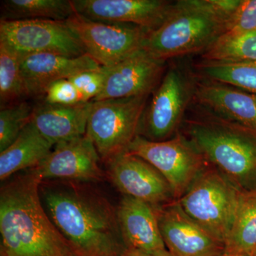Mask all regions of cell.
<instances>
[{"label": "cell", "instance_id": "6da1fadb", "mask_svg": "<svg viewBox=\"0 0 256 256\" xmlns=\"http://www.w3.org/2000/svg\"><path fill=\"white\" fill-rule=\"evenodd\" d=\"M45 210L76 256H120L126 248L117 210L80 182L42 181Z\"/></svg>", "mask_w": 256, "mask_h": 256}, {"label": "cell", "instance_id": "7a4b0ae2", "mask_svg": "<svg viewBox=\"0 0 256 256\" xmlns=\"http://www.w3.org/2000/svg\"><path fill=\"white\" fill-rule=\"evenodd\" d=\"M42 182L32 168L2 186L1 256H76L42 204Z\"/></svg>", "mask_w": 256, "mask_h": 256}, {"label": "cell", "instance_id": "3957f363", "mask_svg": "<svg viewBox=\"0 0 256 256\" xmlns=\"http://www.w3.org/2000/svg\"><path fill=\"white\" fill-rule=\"evenodd\" d=\"M233 14L224 0H183L150 32L143 48L158 60L205 52L226 32Z\"/></svg>", "mask_w": 256, "mask_h": 256}, {"label": "cell", "instance_id": "277c9868", "mask_svg": "<svg viewBox=\"0 0 256 256\" xmlns=\"http://www.w3.org/2000/svg\"><path fill=\"white\" fill-rule=\"evenodd\" d=\"M242 191L217 168H206L178 202L190 218L225 246Z\"/></svg>", "mask_w": 256, "mask_h": 256}, {"label": "cell", "instance_id": "5b68a950", "mask_svg": "<svg viewBox=\"0 0 256 256\" xmlns=\"http://www.w3.org/2000/svg\"><path fill=\"white\" fill-rule=\"evenodd\" d=\"M242 130L218 118L190 121L188 128L191 142L205 159L238 188L256 170V146Z\"/></svg>", "mask_w": 256, "mask_h": 256}, {"label": "cell", "instance_id": "8992f818", "mask_svg": "<svg viewBox=\"0 0 256 256\" xmlns=\"http://www.w3.org/2000/svg\"><path fill=\"white\" fill-rule=\"evenodd\" d=\"M148 97L92 100L86 134L101 160L108 162L127 150L138 136Z\"/></svg>", "mask_w": 256, "mask_h": 256}, {"label": "cell", "instance_id": "52a82bcc", "mask_svg": "<svg viewBox=\"0 0 256 256\" xmlns=\"http://www.w3.org/2000/svg\"><path fill=\"white\" fill-rule=\"evenodd\" d=\"M128 152L152 165L170 184L175 200L188 191L198 174L206 168L203 154L182 136L152 141L138 136L128 146Z\"/></svg>", "mask_w": 256, "mask_h": 256}, {"label": "cell", "instance_id": "ba28073f", "mask_svg": "<svg viewBox=\"0 0 256 256\" xmlns=\"http://www.w3.org/2000/svg\"><path fill=\"white\" fill-rule=\"evenodd\" d=\"M88 55L111 67L143 48L149 30L130 24L94 21L75 13L66 21Z\"/></svg>", "mask_w": 256, "mask_h": 256}, {"label": "cell", "instance_id": "9c48e42d", "mask_svg": "<svg viewBox=\"0 0 256 256\" xmlns=\"http://www.w3.org/2000/svg\"><path fill=\"white\" fill-rule=\"evenodd\" d=\"M0 42L20 54L50 53L68 57L86 54L78 37L64 21L1 20Z\"/></svg>", "mask_w": 256, "mask_h": 256}, {"label": "cell", "instance_id": "30bf717a", "mask_svg": "<svg viewBox=\"0 0 256 256\" xmlns=\"http://www.w3.org/2000/svg\"><path fill=\"white\" fill-rule=\"evenodd\" d=\"M194 88L180 69L166 72L146 108L138 136L152 141L166 140L183 118Z\"/></svg>", "mask_w": 256, "mask_h": 256}, {"label": "cell", "instance_id": "8fae6325", "mask_svg": "<svg viewBox=\"0 0 256 256\" xmlns=\"http://www.w3.org/2000/svg\"><path fill=\"white\" fill-rule=\"evenodd\" d=\"M106 162L109 178L124 195L156 208L176 201L166 178L142 158L124 152Z\"/></svg>", "mask_w": 256, "mask_h": 256}, {"label": "cell", "instance_id": "7c38bea8", "mask_svg": "<svg viewBox=\"0 0 256 256\" xmlns=\"http://www.w3.org/2000/svg\"><path fill=\"white\" fill-rule=\"evenodd\" d=\"M160 233L172 256H216L225 246L198 225L178 201L154 207Z\"/></svg>", "mask_w": 256, "mask_h": 256}, {"label": "cell", "instance_id": "4fadbf2b", "mask_svg": "<svg viewBox=\"0 0 256 256\" xmlns=\"http://www.w3.org/2000/svg\"><path fill=\"white\" fill-rule=\"evenodd\" d=\"M100 160L94 143L85 134L55 144L54 149L34 169L42 181H100L105 178L99 164Z\"/></svg>", "mask_w": 256, "mask_h": 256}, {"label": "cell", "instance_id": "5bb4252c", "mask_svg": "<svg viewBox=\"0 0 256 256\" xmlns=\"http://www.w3.org/2000/svg\"><path fill=\"white\" fill-rule=\"evenodd\" d=\"M164 64L144 48L138 50L109 68L104 88L94 100L149 96L161 82Z\"/></svg>", "mask_w": 256, "mask_h": 256}, {"label": "cell", "instance_id": "9a60e30c", "mask_svg": "<svg viewBox=\"0 0 256 256\" xmlns=\"http://www.w3.org/2000/svg\"><path fill=\"white\" fill-rule=\"evenodd\" d=\"M84 18L106 23L130 24L153 31L159 28L174 3L164 0H73Z\"/></svg>", "mask_w": 256, "mask_h": 256}, {"label": "cell", "instance_id": "2e32d148", "mask_svg": "<svg viewBox=\"0 0 256 256\" xmlns=\"http://www.w3.org/2000/svg\"><path fill=\"white\" fill-rule=\"evenodd\" d=\"M20 66L28 97L44 96L53 82L101 67L87 54L68 57L50 53L20 54Z\"/></svg>", "mask_w": 256, "mask_h": 256}, {"label": "cell", "instance_id": "e0dca14e", "mask_svg": "<svg viewBox=\"0 0 256 256\" xmlns=\"http://www.w3.org/2000/svg\"><path fill=\"white\" fill-rule=\"evenodd\" d=\"M194 96L216 118L256 132V95L212 82L197 84Z\"/></svg>", "mask_w": 256, "mask_h": 256}, {"label": "cell", "instance_id": "ac0fdd59", "mask_svg": "<svg viewBox=\"0 0 256 256\" xmlns=\"http://www.w3.org/2000/svg\"><path fill=\"white\" fill-rule=\"evenodd\" d=\"M117 215L126 248L152 254L169 252L160 233L154 206L124 195L118 207Z\"/></svg>", "mask_w": 256, "mask_h": 256}, {"label": "cell", "instance_id": "d6986e66", "mask_svg": "<svg viewBox=\"0 0 256 256\" xmlns=\"http://www.w3.org/2000/svg\"><path fill=\"white\" fill-rule=\"evenodd\" d=\"M92 100L73 106L43 102L34 106L31 122L47 140L55 146L84 136Z\"/></svg>", "mask_w": 256, "mask_h": 256}, {"label": "cell", "instance_id": "ffe728a7", "mask_svg": "<svg viewBox=\"0 0 256 256\" xmlns=\"http://www.w3.org/2000/svg\"><path fill=\"white\" fill-rule=\"evenodd\" d=\"M53 146L30 122L16 140L0 152V180L4 182L18 172L36 168Z\"/></svg>", "mask_w": 256, "mask_h": 256}, {"label": "cell", "instance_id": "44dd1931", "mask_svg": "<svg viewBox=\"0 0 256 256\" xmlns=\"http://www.w3.org/2000/svg\"><path fill=\"white\" fill-rule=\"evenodd\" d=\"M224 250L238 252L242 256L256 255V191L242 190Z\"/></svg>", "mask_w": 256, "mask_h": 256}, {"label": "cell", "instance_id": "7402d4cb", "mask_svg": "<svg viewBox=\"0 0 256 256\" xmlns=\"http://www.w3.org/2000/svg\"><path fill=\"white\" fill-rule=\"evenodd\" d=\"M68 0H5L2 2L1 20H50L66 21L75 14Z\"/></svg>", "mask_w": 256, "mask_h": 256}, {"label": "cell", "instance_id": "603a6c76", "mask_svg": "<svg viewBox=\"0 0 256 256\" xmlns=\"http://www.w3.org/2000/svg\"><path fill=\"white\" fill-rule=\"evenodd\" d=\"M204 62L214 63L256 62V32H226L205 52Z\"/></svg>", "mask_w": 256, "mask_h": 256}, {"label": "cell", "instance_id": "cb8c5ba5", "mask_svg": "<svg viewBox=\"0 0 256 256\" xmlns=\"http://www.w3.org/2000/svg\"><path fill=\"white\" fill-rule=\"evenodd\" d=\"M28 97L20 66V54L0 42V105L1 108Z\"/></svg>", "mask_w": 256, "mask_h": 256}, {"label": "cell", "instance_id": "d4e9b609", "mask_svg": "<svg viewBox=\"0 0 256 256\" xmlns=\"http://www.w3.org/2000/svg\"><path fill=\"white\" fill-rule=\"evenodd\" d=\"M200 69L212 82L230 86L256 95V62H204L200 65Z\"/></svg>", "mask_w": 256, "mask_h": 256}, {"label": "cell", "instance_id": "484cf974", "mask_svg": "<svg viewBox=\"0 0 256 256\" xmlns=\"http://www.w3.org/2000/svg\"><path fill=\"white\" fill-rule=\"evenodd\" d=\"M33 106L26 100L6 106L0 111V152L16 140L31 122Z\"/></svg>", "mask_w": 256, "mask_h": 256}, {"label": "cell", "instance_id": "4316f807", "mask_svg": "<svg viewBox=\"0 0 256 256\" xmlns=\"http://www.w3.org/2000/svg\"><path fill=\"white\" fill-rule=\"evenodd\" d=\"M110 67L80 72L68 78L84 96L86 100H94L104 88Z\"/></svg>", "mask_w": 256, "mask_h": 256}, {"label": "cell", "instance_id": "83f0119b", "mask_svg": "<svg viewBox=\"0 0 256 256\" xmlns=\"http://www.w3.org/2000/svg\"><path fill=\"white\" fill-rule=\"evenodd\" d=\"M44 102L57 105L73 106L88 101L73 82L68 79H60L47 88L44 95Z\"/></svg>", "mask_w": 256, "mask_h": 256}, {"label": "cell", "instance_id": "f1b7e54d", "mask_svg": "<svg viewBox=\"0 0 256 256\" xmlns=\"http://www.w3.org/2000/svg\"><path fill=\"white\" fill-rule=\"evenodd\" d=\"M226 32H256V0H240L229 20Z\"/></svg>", "mask_w": 256, "mask_h": 256}, {"label": "cell", "instance_id": "f546056e", "mask_svg": "<svg viewBox=\"0 0 256 256\" xmlns=\"http://www.w3.org/2000/svg\"><path fill=\"white\" fill-rule=\"evenodd\" d=\"M120 256H172L170 252L162 254H152L141 252L137 249L126 248Z\"/></svg>", "mask_w": 256, "mask_h": 256}, {"label": "cell", "instance_id": "4dcf8cb0", "mask_svg": "<svg viewBox=\"0 0 256 256\" xmlns=\"http://www.w3.org/2000/svg\"><path fill=\"white\" fill-rule=\"evenodd\" d=\"M216 256H242L240 255V254H238V252H227V250H224L222 254H220V255Z\"/></svg>", "mask_w": 256, "mask_h": 256}, {"label": "cell", "instance_id": "1f68e13d", "mask_svg": "<svg viewBox=\"0 0 256 256\" xmlns=\"http://www.w3.org/2000/svg\"><path fill=\"white\" fill-rule=\"evenodd\" d=\"M256 256V255H255V256Z\"/></svg>", "mask_w": 256, "mask_h": 256}]
</instances>
